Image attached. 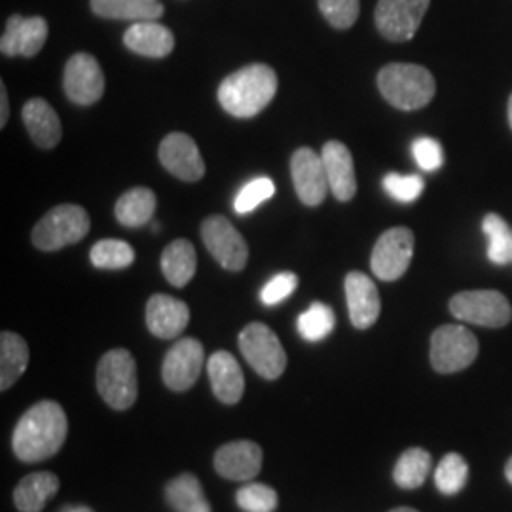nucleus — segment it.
Returning <instances> with one entry per match:
<instances>
[{
  "label": "nucleus",
  "mask_w": 512,
  "mask_h": 512,
  "mask_svg": "<svg viewBox=\"0 0 512 512\" xmlns=\"http://www.w3.org/2000/svg\"><path fill=\"white\" fill-rule=\"evenodd\" d=\"M431 0H380L376 6V27L391 42L412 40L420 29Z\"/></svg>",
  "instance_id": "obj_11"
},
{
  "label": "nucleus",
  "mask_w": 512,
  "mask_h": 512,
  "mask_svg": "<svg viewBox=\"0 0 512 512\" xmlns=\"http://www.w3.org/2000/svg\"><path fill=\"white\" fill-rule=\"evenodd\" d=\"M385 192L401 203L416 202L423 192V179L418 175L389 173L384 179Z\"/></svg>",
  "instance_id": "obj_38"
},
{
  "label": "nucleus",
  "mask_w": 512,
  "mask_h": 512,
  "mask_svg": "<svg viewBox=\"0 0 512 512\" xmlns=\"http://www.w3.org/2000/svg\"><path fill=\"white\" fill-rule=\"evenodd\" d=\"M69 435V421L63 406L42 401L31 406L14 429L12 448L18 459L38 463L54 458Z\"/></svg>",
  "instance_id": "obj_1"
},
{
  "label": "nucleus",
  "mask_w": 512,
  "mask_h": 512,
  "mask_svg": "<svg viewBox=\"0 0 512 512\" xmlns=\"http://www.w3.org/2000/svg\"><path fill=\"white\" fill-rule=\"evenodd\" d=\"M29 365L27 342L10 330L0 334V389L8 391L18 382Z\"/></svg>",
  "instance_id": "obj_26"
},
{
  "label": "nucleus",
  "mask_w": 512,
  "mask_h": 512,
  "mask_svg": "<svg viewBox=\"0 0 512 512\" xmlns=\"http://www.w3.org/2000/svg\"><path fill=\"white\" fill-rule=\"evenodd\" d=\"M482 232L488 239V258L497 266L512 262V230L503 217L490 213L482 220Z\"/></svg>",
  "instance_id": "obj_31"
},
{
  "label": "nucleus",
  "mask_w": 512,
  "mask_h": 512,
  "mask_svg": "<svg viewBox=\"0 0 512 512\" xmlns=\"http://www.w3.org/2000/svg\"><path fill=\"white\" fill-rule=\"evenodd\" d=\"M160 162L177 179L196 183L205 175V162L196 141L186 133H169L158 150Z\"/></svg>",
  "instance_id": "obj_15"
},
{
  "label": "nucleus",
  "mask_w": 512,
  "mask_h": 512,
  "mask_svg": "<svg viewBox=\"0 0 512 512\" xmlns=\"http://www.w3.org/2000/svg\"><path fill=\"white\" fill-rule=\"evenodd\" d=\"M391 512H418L414 511V509H408V507H399V509H393Z\"/></svg>",
  "instance_id": "obj_44"
},
{
  "label": "nucleus",
  "mask_w": 512,
  "mask_h": 512,
  "mask_svg": "<svg viewBox=\"0 0 512 512\" xmlns=\"http://www.w3.org/2000/svg\"><path fill=\"white\" fill-rule=\"evenodd\" d=\"M21 116H23L25 128L37 147L55 148L59 145L63 135L61 120L48 101H44L42 97L29 99L23 105Z\"/></svg>",
  "instance_id": "obj_22"
},
{
  "label": "nucleus",
  "mask_w": 512,
  "mask_h": 512,
  "mask_svg": "<svg viewBox=\"0 0 512 512\" xmlns=\"http://www.w3.org/2000/svg\"><path fill=\"white\" fill-rule=\"evenodd\" d=\"M414 256V234L410 228H391L374 245L370 268L382 281H397L403 277Z\"/></svg>",
  "instance_id": "obj_10"
},
{
  "label": "nucleus",
  "mask_w": 512,
  "mask_h": 512,
  "mask_svg": "<svg viewBox=\"0 0 512 512\" xmlns=\"http://www.w3.org/2000/svg\"><path fill=\"white\" fill-rule=\"evenodd\" d=\"M478 355L475 334L459 325H444L431 336V365L440 374L459 372Z\"/></svg>",
  "instance_id": "obj_7"
},
{
  "label": "nucleus",
  "mask_w": 512,
  "mask_h": 512,
  "mask_svg": "<svg viewBox=\"0 0 512 512\" xmlns=\"http://www.w3.org/2000/svg\"><path fill=\"white\" fill-rule=\"evenodd\" d=\"M509 124H511L512 128V95L511 99H509Z\"/></svg>",
  "instance_id": "obj_45"
},
{
  "label": "nucleus",
  "mask_w": 512,
  "mask_h": 512,
  "mask_svg": "<svg viewBox=\"0 0 512 512\" xmlns=\"http://www.w3.org/2000/svg\"><path fill=\"white\" fill-rule=\"evenodd\" d=\"M203 363H205V353L200 340L196 338L179 340L165 355L164 365H162L164 384L177 393L190 389L198 382Z\"/></svg>",
  "instance_id": "obj_13"
},
{
  "label": "nucleus",
  "mask_w": 512,
  "mask_h": 512,
  "mask_svg": "<svg viewBox=\"0 0 512 512\" xmlns=\"http://www.w3.org/2000/svg\"><path fill=\"white\" fill-rule=\"evenodd\" d=\"M236 503L243 512H274L279 497L274 488L266 484H245L236 494Z\"/></svg>",
  "instance_id": "obj_35"
},
{
  "label": "nucleus",
  "mask_w": 512,
  "mask_h": 512,
  "mask_svg": "<svg viewBox=\"0 0 512 512\" xmlns=\"http://www.w3.org/2000/svg\"><path fill=\"white\" fill-rule=\"evenodd\" d=\"M346 298L349 319L355 329H370L378 321L382 302L374 281L368 275L363 272H349L346 275Z\"/></svg>",
  "instance_id": "obj_17"
},
{
  "label": "nucleus",
  "mask_w": 512,
  "mask_h": 512,
  "mask_svg": "<svg viewBox=\"0 0 512 512\" xmlns=\"http://www.w3.org/2000/svg\"><path fill=\"white\" fill-rule=\"evenodd\" d=\"M61 512H93L90 507H84V505H71V507H65L61 509Z\"/></svg>",
  "instance_id": "obj_42"
},
{
  "label": "nucleus",
  "mask_w": 512,
  "mask_h": 512,
  "mask_svg": "<svg viewBox=\"0 0 512 512\" xmlns=\"http://www.w3.org/2000/svg\"><path fill=\"white\" fill-rule=\"evenodd\" d=\"M93 14L105 19L156 21L164 16V6L156 0H92Z\"/></svg>",
  "instance_id": "obj_27"
},
{
  "label": "nucleus",
  "mask_w": 512,
  "mask_h": 512,
  "mask_svg": "<svg viewBox=\"0 0 512 512\" xmlns=\"http://www.w3.org/2000/svg\"><path fill=\"white\" fill-rule=\"evenodd\" d=\"M239 351L264 380H277L287 368V353L277 334L264 323H251L239 334Z\"/></svg>",
  "instance_id": "obj_6"
},
{
  "label": "nucleus",
  "mask_w": 512,
  "mask_h": 512,
  "mask_svg": "<svg viewBox=\"0 0 512 512\" xmlns=\"http://www.w3.org/2000/svg\"><path fill=\"white\" fill-rule=\"evenodd\" d=\"M319 10L336 29H349L361 10V0H319Z\"/></svg>",
  "instance_id": "obj_37"
},
{
  "label": "nucleus",
  "mask_w": 512,
  "mask_h": 512,
  "mask_svg": "<svg viewBox=\"0 0 512 512\" xmlns=\"http://www.w3.org/2000/svg\"><path fill=\"white\" fill-rule=\"evenodd\" d=\"M10 116V105H8V92L4 82H0V128H6Z\"/></svg>",
  "instance_id": "obj_41"
},
{
  "label": "nucleus",
  "mask_w": 512,
  "mask_h": 512,
  "mask_svg": "<svg viewBox=\"0 0 512 512\" xmlns=\"http://www.w3.org/2000/svg\"><path fill=\"white\" fill-rule=\"evenodd\" d=\"M505 475H507L509 482L512 484V458L507 461V467H505Z\"/></svg>",
  "instance_id": "obj_43"
},
{
  "label": "nucleus",
  "mask_w": 512,
  "mask_h": 512,
  "mask_svg": "<svg viewBox=\"0 0 512 512\" xmlns=\"http://www.w3.org/2000/svg\"><path fill=\"white\" fill-rule=\"evenodd\" d=\"M131 52L145 57H167L175 48L173 33L156 21H137L124 35Z\"/></svg>",
  "instance_id": "obj_23"
},
{
  "label": "nucleus",
  "mask_w": 512,
  "mask_h": 512,
  "mask_svg": "<svg viewBox=\"0 0 512 512\" xmlns=\"http://www.w3.org/2000/svg\"><path fill=\"white\" fill-rule=\"evenodd\" d=\"M378 88L385 101L399 110L423 109L437 92L433 74L412 63L385 65L378 73Z\"/></svg>",
  "instance_id": "obj_3"
},
{
  "label": "nucleus",
  "mask_w": 512,
  "mask_h": 512,
  "mask_svg": "<svg viewBox=\"0 0 512 512\" xmlns=\"http://www.w3.org/2000/svg\"><path fill=\"white\" fill-rule=\"evenodd\" d=\"M336 325V315L327 304L313 302L308 310L300 313L296 321L298 334L308 342H321L329 336Z\"/></svg>",
  "instance_id": "obj_32"
},
{
  "label": "nucleus",
  "mask_w": 512,
  "mask_h": 512,
  "mask_svg": "<svg viewBox=\"0 0 512 512\" xmlns=\"http://www.w3.org/2000/svg\"><path fill=\"white\" fill-rule=\"evenodd\" d=\"M321 158L327 171L330 192L338 202H349L357 192L355 165L349 148L340 141H329L323 147Z\"/></svg>",
  "instance_id": "obj_20"
},
{
  "label": "nucleus",
  "mask_w": 512,
  "mask_h": 512,
  "mask_svg": "<svg viewBox=\"0 0 512 512\" xmlns=\"http://www.w3.org/2000/svg\"><path fill=\"white\" fill-rule=\"evenodd\" d=\"M452 315L488 329H501L512 319V308L509 300L497 291H467L459 293L450 300Z\"/></svg>",
  "instance_id": "obj_8"
},
{
  "label": "nucleus",
  "mask_w": 512,
  "mask_h": 512,
  "mask_svg": "<svg viewBox=\"0 0 512 512\" xmlns=\"http://www.w3.org/2000/svg\"><path fill=\"white\" fill-rule=\"evenodd\" d=\"M298 287V275L293 272H281L274 275L260 291V300L266 306H277L285 302Z\"/></svg>",
  "instance_id": "obj_39"
},
{
  "label": "nucleus",
  "mask_w": 512,
  "mask_h": 512,
  "mask_svg": "<svg viewBox=\"0 0 512 512\" xmlns=\"http://www.w3.org/2000/svg\"><path fill=\"white\" fill-rule=\"evenodd\" d=\"M165 499L177 512H211L200 480L190 473L173 478L165 486Z\"/></svg>",
  "instance_id": "obj_29"
},
{
  "label": "nucleus",
  "mask_w": 512,
  "mask_h": 512,
  "mask_svg": "<svg viewBox=\"0 0 512 512\" xmlns=\"http://www.w3.org/2000/svg\"><path fill=\"white\" fill-rule=\"evenodd\" d=\"M412 154L416 164L420 165L423 171H437L440 165L444 164V152L439 141L431 137H420L412 145Z\"/></svg>",
  "instance_id": "obj_40"
},
{
  "label": "nucleus",
  "mask_w": 512,
  "mask_h": 512,
  "mask_svg": "<svg viewBox=\"0 0 512 512\" xmlns=\"http://www.w3.org/2000/svg\"><path fill=\"white\" fill-rule=\"evenodd\" d=\"M90 226V215L84 207L63 203L38 220L33 230V243L40 251H59L86 238Z\"/></svg>",
  "instance_id": "obj_5"
},
{
  "label": "nucleus",
  "mask_w": 512,
  "mask_h": 512,
  "mask_svg": "<svg viewBox=\"0 0 512 512\" xmlns=\"http://www.w3.org/2000/svg\"><path fill=\"white\" fill-rule=\"evenodd\" d=\"M207 374L220 403L238 404L245 393V378L236 357L228 351H215L207 361Z\"/></svg>",
  "instance_id": "obj_21"
},
{
  "label": "nucleus",
  "mask_w": 512,
  "mask_h": 512,
  "mask_svg": "<svg viewBox=\"0 0 512 512\" xmlns=\"http://www.w3.org/2000/svg\"><path fill=\"white\" fill-rule=\"evenodd\" d=\"M97 391L114 410H129L139 395L137 365L128 349H110L97 365Z\"/></svg>",
  "instance_id": "obj_4"
},
{
  "label": "nucleus",
  "mask_w": 512,
  "mask_h": 512,
  "mask_svg": "<svg viewBox=\"0 0 512 512\" xmlns=\"http://www.w3.org/2000/svg\"><path fill=\"white\" fill-rule=\"evenodd\" d=\"M275 184L268 177H258L255 181L245 184L234 200V209L239 215H247L255 211L260 203L268 202L274 196Z\"/></svg>",
  "instance_id": "obj_36"
},
{
  "label": "nucleus",
  "mask_w": 512,
  "mask_h": 512,
  "mask_svg": "<svg viewBox=\"0 0 512 512\" xmlns=\"http://www.w3.org/2000/svg\"><path fill=\"white\" fill-rule=\"evenodd\" d=\"M469 476V465L459 454L444 456L435 471V484L440 494L456 495L465 488Z\"/></svg>",
  "instance_id": "obj_34"
},
{
  "label": "nucleus",
  "mask_w": 512,
  "mask_h": 512,
  "mask_svg": "<svg viewBox=\"0 0 512 512\" xmlns=\"http://www.w3.org/2000/svg\"><path fill=\"white\" fill-rule=\"evenodd\" d=\"M196 266V249L188 239H175L165 247L162 255V272L173 287H186L196 274Z\"/></svg>",
  "instance_id": "obj_25"
},
{
  "label": "nucleus",
  "mask_w": 512,
  "mask_h": 512,
  "mask_svg": "<svg viewBox=\"0 0 512 512\" xmlns=\"http://www.w3.org/2000/svg\"><path fill=\"white\" fill-rule=\"evenodd\" d=\"M63 88L76 105H93L105 93V76L99 61L92 54H74L65 67Z\"/></svg>",
  "instance_id": "obj_12"
},
{
  "label": "nucleus",
  "mask_w": 512,
  "mask_h": 512,
  "mask_svg": "<svg viewBox=\"0 0 512 512\" xmlns=\"http://www.w3.org/2000/svg\"><path fill=\"white\" fill-rule=\"evenodd\" d=\"M202 239L209 253L228 272H241L249 260L247 241L236 230V226L220 215H211L203 220Z\"/></svg>",
  "instance_id": "obj_9"
},
{
  "label": "nucleus",
  "mask_w": 512,
  "mask_h": 512,
  "mask_svg": "<svg viewBox=\"0 0 512 512\" xmlns=\"http://www.w3.org/2000/svg\"><path fill=\"white\" fill-rule=\"evenodd\" d=\"M190 323V308L169 294H154L147 304V327L162 340L177 338Z\"/></svg>",
  "instance_id": "obj_19"
},
{
  "label": "nucleus",
  "mask_w": 512,
  "mask_h": 512,
  "mask_svg": "<svg viewBox=\"0 0 512 512\" xmlns=\"http://www.w3.org/2000/svg\"><path fill=\"white\" fill-rule=\"evenodd\" d=\"M215 469L226 480H253L262 469V448L253 440L228 442L215 454Z\"/></svg>",
  "instance_id": "obj_16"
},
{
  "label": "nucleus",
  "mask_w": 512,
  "mask_h": 512,
  "mask_svg": "<svg viewBox=\"0 0 512 512\" xmlns=\"http://www.w3.org/2000/svg\"><path fill=\"white\" fill-rule=\"evenodd\" d=\"M59 492V478L48 471L23 476L14 490V505L19 512H40Z\"/></svg>",
  "instance_id": "obj_24"
},
{
  "label": "nucleus",
  "mask_w": 512,
  "mask_h": 512,
  "mask_svg": "<svg viewBox=\"0 0 512 512\" xmlns=\"http://www.w3.org/2000/svg\"><path fill=\"white\" fill-rule=\"evenodd\" d=\"M156 205H158L156 194L150 188L137 186L120 196V200L114 207V213H116V219L120 220V224L129 228H139L152 220L156 213Z\"/></svg>",
  "instance_id": "obj_28"
},
{
  "label": "nucleus",
  "mask_w": 512,
  "mask_h": 512,
  "mask_svg": "<svg viewBox=\"0 0 512 512\" xmlns=\"http://www.w3.org/2000/svg\"><path fill=\"white\" fill-rule=\"evenodd\" d=\"M275 92L277 74L270 65H247L220 82V107L236 118H253L272 103Z\"/></svg>",
  "instance_id": "obj_2"
},
{
  "label": "nucleus",
  "mask_w": 512,
  "mask_h": 512,
  "mask_svg": "<svg viewBox=\"0 0 512 512\" xmlns=\"http://www.w3.org/2000/svg\"><path fill=\"white\" fill-rule=\"evenodd\" d=\"M291 175L300 202L308 207H317L325 202L330 190L329 179L323 158L311 148H298L291 160Z\"/></svg>",
  "instance_id": "obj_14"
},
{
  "label": "nucleus",
  "mask_w": 512,
  "mask_h": 512,
  "mask_svg": "<svg viewBox=\"0 0 512 512\" xmlns=\"http://www.w3.org/2000/svg\"><path fill=\"white\" fill-rule=\"evenodd\" d=\"M431 465H433V459L427 450L410 448L397 461L393 478L397 486H401L404 490H416L427 480V476L431 473Z\"/></svg>",
  "instance_id": "obj_30"
},
{
  "label": "nucleus",
  "mask_w": 512,
  "mask_h": 512,
  "mask_svg": "<svg viewBox=\"0 0 512 512\" xmlns=\"http://www.w3.org/2000/svg\"><path fill=\"white\" fill-rule=\"evenodd\" d=\"M90 260L99 270H124L133 264L135 251L122 239H101L93 245Z\"/></svg>",
  "instance_id": "obj_33"
},
{
  "label": "nucleus",
  "mask_w": 512,
  "mask_h": 512,
  "mask_svg": "<svg viewBox=\"0 0 512 512\" xmlns=\"http://www.w3.org/2000/svg\"><path fill=\"white\" fill-rule=\"evenodd\" d=\"M48 38V23L44 18L12 16L6 23V31L0 38V52L8 57L37 55Z\"/></svg>",
  "instance_id": "obj_18"
}]
</instances>
